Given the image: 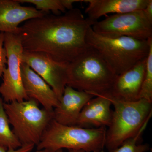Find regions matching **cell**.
Returning <instances> with one entry per match:
<instances>
[{
    "label": "cell",
    "instance_id": "15",
    "mask_svg": "<svg viewBox=\"0 0 152 152\" xmlns=\"http://www.w3.org/2000/svg\"><path fill=\"white\" fill-rule=\"evenodd\" d=\"M111 102L106 97L98 96L91 99L83 108L77 126L89 128L108 127L111 121Z\"/></svg>",
    "mask_w": 152,
    "mask_h": 152
},
{
    "label": "cell",
    "instance_id": "18",
    "mask_svg": "<svg viewBox=\"0 0 152 152\" xmlns=\"http://www.w3.org/2000/svg\"><path fill=\"white\" fill-rule=\"evenodd\" d=\"M20 4L27 3L31 4L35 7L38 10L42 11L46 13L50 14L52 12L56 15L64 13L66 10L63 4V0H18Z\"/></svg>",
    "mask_w": 152,
    "mask_h": 152
},
{
    "label": "cell",
    "instance_id": "12",
    "mask_svg": "<svg viewBox=\"0 0 152 152\" xmlns=\"http://www.w3.org/2000/svg\"><path fill=\"white\" fill-rule=\"evenodd\" d=\"M47 14L18 0H0V32L19 34L21 23Z\"/></svg>",
    "mask_w": 152,
    "mask_h": 152
},
{
    "label": "cell",
    "instance_id": "1",
    "mask_svg": "<svg viewBox=\"0 0 152 152\" xmlns=\"http://www.w3.org/2000/svg\"><path fill=\"white\" fill-rule=\"evenodd\" d=\"M95 23L73 8L63 15L47 14L28 20L20 26L19 35L23 51L42 53L69 64L88 48L87 34Z\"/></svg>",
    "mask_w": 152,
    "mask_h": 152
},
{
    "label": "cell",
    "instance_id": "24",
    "mask_svg": "<svg viewBox=\"0 0 152 152\" xmlns=\"http://www.w3.org/2000/svg\"><path fill=\"white\" fill-rule=\"evenodd\" d=\"M35 152H48L46 151L45 150H37V151Z\"/></svg>",
    "mask_w": 152,
    "mask_h": 152
},
{
    "label": "cell",
    "instance_id": "4",
    "mask_svg": "<svg viewBox=\"0 0 152 152\" xmlns=\"http://www.w3.org/2000/svg\"><path fill=\"white\" fill-rule=\"evenodd\" d=\"M106 128H82L61 124L53 119L44 131L37 150L54 152L65 148L85 152H103Z\"/></svg>",
    "mask_w": 152,
    "mask_h": 152
},
{
    "label": "cell",
    "instance_id": "22",
    "mask_svg": "<svg viewBox=\"0 0 152 152\" xmlns=\"http://www.w3.org/2000/svg\"><path fill=\"white\" fill-rule=\"evenodd\" d=\"M143 10L147 18L152 23V0L149 1L148 4Z\"/></svg>",
    "mask_w": 152,
    "mask_h": 152
},
{
    "label": "cell",
    "instance_id": "11",
    "mask_svg": "<svg viewBox=\"0 0 152 152\" xmlns=\"http://www.w3.org/2000/svg\"><path fill=\"white\" fill-rule=\"evenodd\" d=\"M95 97L66 86L58 104L53 110V119L61 124L76 126L83 108Z\"/></svg>",
    "mask_w": 152,
    "mask_h": 152
},
{
    "label": "cell",
    "instance_id": "8",
    "mask_svg": "<svg viewBox=\"0 0 152 152\" xmlns=\"http://www.w3.org/2000/svg\"><path fill=\"white\" fill-rule=\"evenodd\" d=\"M4 46L7 54V65L3 73L0 94L4 102H22L30 99L26 94L20 72L21 57L23 52L19 34L5 33Z\"/></svg>",
    "mask_w": 152,
    "mask_h": 152
},
{
    "label": "cell",
    "instance_id": "19",
    "mask_svg": "<svg viewBox=\"0 0 152 152\" xmlns=\"http://www.w3.org/2000/svg\"><path fill=\"white\" fill-rule=\"evenodd\" d=\"M146 127H145L139 132L134 137L128 139L124 142L121 146L113 152H146L150 149L148 144H138L143 132Z\"/></svg>",
    "mask_w": 152,
    "mask_h": 152
},
{
    "label": "cell",
    "instance_id": "14",
    "mask_svg": "<svg viewBox=\"0 0 152 152\" xmlns=\"http://www.w3.org/2000/svg\"><path fill=\"white\" fill-rule=\"evenodd\" d=\"M149 0H84L88 19L94 22L108 14H119L144 10Z\"/></svg>",
    "mask_w": 152,
    "mask_h": 152
},
{
    "label": "cell",
    "instance_id": "20",
    "mask_svg": "<svg viewBox=\"0 0 152 152\" xmlns=\"http://www.w3.org/2000/svg\"><path fill=\"white\" fill-rule=\"evenodd\" d=\"M4 33L0 32V77L2 76L7 61V52L4 46Z\"/></svg>",
    "mask_w": 152,
    "mask_h": 152
},
{
    "label": "cell",
    "instance_id": "13",
    "mask_svg": "<svg viewBox=\"0 0 152 152\" xmlns=\"http://www.w3.org/2000/svg\"><path fill=\"white\" fill-rule=\"evenodd\" d=\"M20 72L24 89L29 98L35 100L47 110H53L59 100L53 89L25 63H21Z\"/></svg>",
    "mask_w": 152,
    "mask_h": 152
},
{
    "label": "cell",
    "instance_id": "16",
    "mask_svg": "<svg viewBox=\"0 0 152 152\" xmlns=\"http://www.w3.org/2000/svg\"><path fill=\"white\" fill-rule=\"evenodd\" d=\"M4 103L0 96V147L7 150H16L23 145L10 127Z\"/></svg>",
    "mask_w": 152,
    "mask_h": 152
},
{
    "label": "cell",
    "instance_id": "9",
    "mask_svg": "<svg viewBox=\"0 0 152 152\" xmlns=\"http://www.w3.org/2000/svg\"><path fill=\"white\" fill-rule=\"evenodd\" d=\"M21 62L25 63L42 78L61 99L66 86L68 64L57 62L42 53L23 52Z\"/></svg>",
    "mask_w": 152,
    "mask_h": 152
},
{
    "label": "cell",
    "instance_id": "23",
    "mask_svg": "<svg viewBox=\"0 0 152 152\" xmlns=\"http://www.w3.org/2000/svg\"><path fill=\"white\" fill-rule=\"evenodd\" d=\"M54 152H64L62 150H58ZM69 152H85L82 150H69Z\"/></svg>",
    "mask_w": 152,
    "mask_h": 152
},
{
    "label": "cell",
    "instance_id": "6",
    "mask_svg": "<svg viewBox=\"0 0 152 152\" xmlns=\"http://www.w3.org/2000/svg\"><path fill=\"white\" fill-rule=\"evenodd\" d=\"M33 99L4 103L12 131L22 145H37L44 131L53 119V111L40 108Z\"/></svg>",
    "mask_w": 152,
    "mask_h": 152
},
{
    "label": "cell",
    "instance_id": "17",
    "mask_svg": "<svg viewBox=\"0 0 152 152\" xmlns=\"http://www.w3.org/2000/svg\"><path fill=\"white\" fill-rule=\"evenodd\" d=\"M139 99H144L152 102V38L150 39L149 50Z\"/></svg>",
    "mask_w": 152,
    "mask_h": 152
},
{
    "label": "cell",
    "instance_id": "3",
    "mask_svg": "<svg viewBox=\"0 0 152 152\" xmlns=\"http://www.w3.org/2000/svg\"><path fill=\"white\" fill-rule=\"evenodd\" d=\"M151 38L142 40L103 35L95 32L91 27L88 30L86 40L88 46L96 51L119 75L147 58Z\"/></svg>",
    "mask_w": 152,
    "mask_h": 152
},
{
    "label": "cell",
    "instance_id": "5",
    "mask_svg": "<svg viewBox=\"0 0 152 152\" xmlns=\"http://www.w3.org/2000/svg\"><path fill=\"white\" fill-rule=\"evenodd\" d=\"M107 98L111 102L114 111L106 131L105 147L113 152L147 126L152 116V102L144 99L128 102Z\"/></svg>",
    "mask_w": 152,
    "mask_h": 152
},
{
    "label": "cell",
    "instance_id": "10",
    "mask_svg": "<svg viewBox=\"0 0 152 152\" xmlns=\"http://www.w3.org/2000/svg\"><path fill=\"white\" fill-rule=\"evenodd\" d=\"M146 58L117 75L108 93L102 96L123 102H135L140 99L139 96L145 70Z\"/></svg>",
    "mask_w": 152,
    "mask_h": 152
},
{
    "label": "cell",
    "instance_id": "2",
    "mask_svg": "<svg viewBox=\"0 0 152 152\" xmlns=\"http://www.w3.org/2000/svg\"><path fill=\"white\" fill-rule=\"evenodd\" d=\"M117 76L101 55L89 47L68 65L66 86L94 96H105Z\"/></svg>",
    "mask_w": 152,
    "mask_h": 152
},
{
    "label": "cell",
    "instance_id": "21",
    "mask_svg": "<svg viewBox=\"0 0 152 152\" xmlns=\"http://www.w3.org/2000/svg\"><path fill=\"white\" fill-rule=\"evenodd\" d=\"M34 146L32 144L24 145L16 150H7L0 147V152H31L34 149Z\"/></svg>",
    "mask_w": 152,
    "mask_h": 152
},
{
    "label": "cell",
    "instance_id": "7",
    "mask_svg": "<svg viewBox=\"0 0 152 152\" xmlns=\"http://www.w3.org/2000/svg\"><path fill=\"white\" fill-rule=\"evenodd\" d=\"M95 32L110 37H126L148 40L152 38V23L143 10L107 16L95 22L92 26Z\"/></svg>",
    "mask_w": 152,
    "mask_h": 152
}]
</instances>
